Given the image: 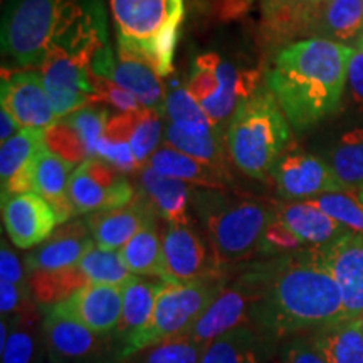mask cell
Instances as JSON below:
<instances>
[{"mask_svg": "<svg viewBox=\"0 0 363 363\" xmlns=\"http://www.w3.org/2000/svg\"><path fill=\"white\" fill-rule=\"evenodd\" d=\"M252 267L259 294L247 326L266 348L347 321L337 281L316 249L271 257Z\"/></svg>", "mask_w": 363, "mask_h": 363, "instance_id": "1", "label": "cell"}, {"mask_svg": "<svg viewBox=\"0 0 363 363\" xmlns=\"http://www.w3.org/2000/svg\"><path fill=\"white\" fill-rule=\"evenodd\" d=\"M350 54L348 45L321 38L296 40L278 52L266 86L293 128H311L338 110Z\"/></svg>", "mask_w": 363, "mask_h": 363, "instance_id": "2", "label": "cell"}, {"mask_svg": "<svg viewBox=\"0 0 363 363\" xmlns=\"http://www.w3.org/2000/svg\"><path fill=\"white\" fill-rule=\"evenodd\" d=\"M289 140L288 118L267 86H257L240 99L227 128V148L242 174L256 180L269 179Z\"/></svg>", "mask_w": 363, "mask_h": 363, "instance_id": "3", "label": "cell"}, {"mask_svg": "<svg viewBox=\"0 0 363 363\" xmlns=\"http://www.w3.org/2000/svg\"><path fill=\"white\" fill-rule=\"evenodd\" d=\"M118 54L148 65L158 76L174 71V54L184 21V0H110Z\"/></svg>", "mask_w": 363, "mask_h": 363, "instance_id": "4", "label": "cell"}, {"mask_svg": "<svg viewBox=\"0 0 363 363\" xmlns=\"http://www.w3.org/2000/svg\"><path fill=\"white\" fill-rule=\"evenodd\" d=\"M192 206L222 266L259 254L262 234L274 216V207L229 197L216 189H195Z\"/></svg>", "mask_w": 363, "mask_h": 363, "instance_id": "5", "label": "cell"}, {"mask_svg": "<svg viewBox=\"0 0 363 363\" xmlns=\"http://www.w3.org/2000/svg\"><path fill=\"white\" fill-rule=\"evenodd\" d=\"M227 283L225 274L195 283H163L147 326L116 348L113 363H125L152 345L189 335Z\"/></svg>", "mask_w": 363, "mask_h": 363, "instance_id": "6", "label": "cell"}, {"mask_svg": "<svg viewBox=\"0 0 363 363\" xmlns=\"http://www.w3.org/2000/svg\"><path fill=\"white\" fill-rule=\"evenodd\" d=\"M257 78L256 72L239 71L219 54L206 52L194 61L187 89L211 123L220 131L227 121L233 120L240 99L259 86Z\"/></svg>", "mask_w": 363, "mask_h": 363, "instance_id": "7", "label": "cell"}, {"mask_svg": "<svg viewBox=\"0 0 363 363\" xmlns=\"http://www.w3.org/2000/svg\"><path fill=\"white\" fill-rule=\"evenodd\" d=\"M59 0H9L2 49L22 67H43L56 26Z\"/></svg>", "mask_w": 363, "mask_h": 363, "instance_id": "8", "label": "cell"}, {"mask_svg": "<svg viewBox=\"0 0 363 363\" xmlns=\"http://www.w3.org/2000/svg\"><path fill=\"white\" fill-rule=\"evenodd\" d=\"M135 197V189L123 172L98 157L79 163L71 175L69 201L74 216L125 207Z\"/></svg>", "mask_w": 363, "mask_h": 363, "instance_id": "9", "label": "cell"}, {"mask_svg": "<svg viewBox=\"0 0 363 363\" xmlns=\"http://www.w3.org/2000/svg\"><path fill=\"white\" fill-rule=\"evenodd\" d=\"M44 88L57 118L83 110L88 103H96L93 86V59L76 57L49 49L43 67Z\"/></svg>", "mask_w": 363, "mask_h": 363, "instance_id": "10", "label": "cell"}, {"mask_svg": "<svg viewBox=\"0 0 363 363\" xmlns=\"http://www.w3.org/2000/svg\"><path fill=\"white\" fill-rule=\"evenodd\" d=\"M43 326L49 362L113 363L115 345L111 335H101L88 326L43 308Z\"/></svg>", "mask_w": 363, "mask_h": 363, "instance_id": "11", "label": "cell"}, {"mask_svg": "<svg viewBox=\"0 0 363 363\" xmlns=\"http://www.w3.org/2000/svg\"><path fill=\"white\" fill-rule=\"evenodd\" d=\"M163 281L195 283L225 274L214 249L190 225H167L163 233Z\"/></svg>", "mask_w": 363, "mask_h": 363, "instance_id": "12", "label": "cell"}, {"mask_svg": "<svg viewBox=\"0 0 363 363\" xmlns=\"http://www.w3.org/2000/svg\"><path fill=\"white\" fill-rule=\"evenodd\" d=\"M257 294H259V284L251 264L238 278L225 284L214 303L190 330L189 337L208 347L222 335L247 326L251 308L257 299Z\"/></svg>", "mask_w": 363, "mask_h": 363, "instance_id": "13", "label": "cell"}, {"mask_svg": "<svg viewBox=\"0 0 363 363\" xmlns=\"http://www.w3.org/2000/svg\"><path fill=\"white\" fill-rule=\"evenodd\" d=\"M272 177L281 197L289 202H305L323 194L347 190L330 163L306 152L286 150L276 163Z\"/></svg>", "mask_w": 363, "mask_h": 363, "instance_id": "14", "label": "cell"}, {"mask_svg": "<svg viewBox=\"0 0 363 363\" xmlns=\"http://www.w3.org/2000/svg\"><path fill=\"white\" fill-rule=\"evenodd\" d=\"M316 252L337 281L345 316L357 320L363 313V235L347 230Z\"/></svg>", "mask_w": 363, "mask_h": 363, "instance_id": "15", "label": "cell"}, {"mask_svg": "<svg viewBox=\"0 0 363 363\" xmlns=\"http://www.w3.org/2000/svg\"><path fill=\"white\" fill-rule=\"evenodd\" d=\"M2 220L9 239L19 249L40 246L59 224L51 203L35 192L2 194Z\"/></svg>", "mask_w": 363, "mask_h": 363, "instance_id": "16", "label": "cell"}, {"mask_svg": "<svg viewBox=\"0 0 363 363\" xmlns=\"http://www.w3.org/2000/svg\"><path fill=\"white\" fill-rule=\"evenodd\" d=\"M0 101L21 128L48 130L57 121L40 72L19 71L4 76Z\"/></svg>", "mask_w": 363, "mask_h": 363, "instance_id": "17", "label": "cell"}, {"mask_svg": "<svg viewBox=\"0 0 363 363\" xmlns=\"http://www.w3.org/2000/svg\"><path fill=\"white\" fill-rule=\"evenodd\" d=\"M45 308L56 315L71 318L96 333L111 335L120 323L123 310V286L88 284L66 301Z\"/></svg>", "mask_w": 363, "mask_h": 363, "instance_id": "18", "label": "cell"}, {"mask_svg": "<svg viewBox=\"0 0 363 363\" xmlns=\"http://www.w3.org/2000/svg\"><path fill=\"white\" fill-rule=\"evenodd\" d=\"M331 0H261V30L267 43L291 44L293 39L315 34Z\"/></svg>", "mask_w": 363, "mask_h": 363, "instance_id": "19", "label": "cell"}, {"mask_svg": "<svg viewBox=\"0 0 363 363\" xmlns=\"http://www.w3.org/2000/svg\"><path fill=\"white\" fill-rule=\"evenodd\" d=\"M158 214L143 195H136L128 206L96 212L86 220L94 242L106 251H120L145 227L155 224Z\"/></svg>", "mask_w": 363, "mask_h": 363, "instance_id": "20", "label": "cell"}, {"mask_svg": "<svg viewBox=\"0 0 363 363\" xmlns=\"http://www.w3.org/2000/svg\"><path fill=\"white\" fill-rule=\"evenodd\" d=\"M94 246L96 242L86 222H66L54 230L51 238L27 254L26 269L34 272L74 267Z\"/></svg>", "mask_w": 363, "mask_h": 363, "instance_id": "21", "label": "cell"}, {"mask_svg": "<svg viewBox=\"0 0 363 363\" xmlns=\"http://www.w3.org/2000/svg\"><path fill=\"white\" fill-rule=\"evenodd\" d=\"M45 145V130L22 128L0 147L2 194L34 192V169Z\"/></svg>", "mask_w": 363, "mask_h": 363, "instance_id": "22", "label": "cell"}, {"mask_svg": "<svg viewBox=\"0 0 363 363\" xmlns=\"http://www.w3.org/2000/svg\"><path fill=\"white\" fill-rule=\"evenodd\" d=\"M140 195L150 202L167 225H190L189 203L192 190L185 182L162 175L150 167H143L138 175Z\"/></svg>", "mask_w": 363, "mask_h": 363, "instance_id": "23", "label": "cell"}, {"mask_svg": "<svg viewBox=\"0 0 363 363\" xmlns=\"http://www.w3.org/2000/svg\"><path fill=\"white\" fill-rule=\"evenodd\" d=\"M276 216L306 249H318L340 238L348 229L310 202H286L274 207Z\"/></svg>", "mask_w": 363, "mask_h": 363, "instance_id": "24", "label": "cell"}, {"mask_svg": "<svg viewBox=\"0 0 363 363\" xmlns=\"http://www.w3.org/2000/svg\"><path fill=\"white\" fill-rule=\"evenodd\" d=\"M74 163L65 160L48 147L39 153L34 169V192L51 203L59 224H66L74 216L69 201V180Z\"/></svg>", "mask_w": 363, "mask_h": 363, "instance_id": "25", "label": "cell"}, {"mask_svg": "<svg viewBox=\"0 0 363 363\" xmlns=\"http://www.w3.org/2000/svg\"><path fill=\"white\" fill-rule=\"evenodd\" d=\"M11 323L9 340L0 352L2 363H43L48 355L44 337V318L33 303L16 315L7 316Z\"/></svg>", "mask_w": 363, "mask_h": 363, "instance_id": "26", "label": "cell"}, {"mask_svg": "<svg viewBox=\"0 0 363 363\" xmlns=\"http://www.w3.org/2000/svg\"><path fill=\"white\" fill-rule=\"evenodd\" d=\"M167 145L195 158V160L207 163L216 170L227 174L224 147H222V131L212 123H170L165 130ZM229 175V174H227Z\"/></svg>", "mask_w": 363, "mask_h": 363, "instance_id": "27", "label": "cell"}, {"mask_svg": "<svg viewBox=\"0 0 363 363\" xmlns=\"http://www.w3.org/2000/svg\"><path fill=\"white\" fill-rule=\"evenodd\" d=\"M163 283L165 281L133 276L128 283L123 284V310H121L120 323L111 333L115 350L121 343L147 326Z\"/></svg>", "mask_w": 363, "mask_h": 363, "instance_id": "28", "label": "cell"}, {"mask_svg": "<svg viewBox=\"0 0 363 363\" xmlns=\"http://www.w3.org/2000/svg\"><path fill=\"white\" fill-rule=\"evenodd\" d=\"M145 167H150L162 175L185 182V184H192L197 189L222 190L229 179L227 174H222L214 167L185 155L170 145L158 148Z\"/></svg>", "mask_w": 363, "mask_h": 363, "instance_id": "29", "label": "cell"}, {"mask_svg": "<svg viewBox=\"0 0 363 363\" xmlns=\"http://www.w3.org/2000/svg\"><path fill=\"white\" fill-rule=\"evenodd\" d=\"M104 78L111 79L113 83L128 91L138 99L147 110H155L163 113L167 108V96L163 91L160 76L148 65L136 59H123L113 62Z\"/></svg>", "mask_w": 363, "mask_h": 363, "instance_id": "30", "label": "cell"}, {"mask_svg": "<svg viewBox=\"0 0 363 363\" xmlns=\"http://www.w3.org/2000/svg\"><path fill=\"white\" fill-rule=\"evenodd\" d=\"M120 254L126 269L133 276L163 281V235L158 233L157 224L140 230L120 249Z\"/></svg>", "mask_w": 363, "mask_h": 363, "instance_id": "31", "label": "cell"}, {"mask_svg": "<svg viewBox=\"0 0 363 363\" xmlns=\"http://www.w3.org/2000/svg\"><path fill=\"white\" fill-rule=\"evenodd\" d=\"M27 283H29L33 298L39 303L40 308H45L66 301L72 294L88 286L89 281L79 269V266H74L56 271L29 272Z\"/></svg>", "mask_w": 363, "mask_h": 363, "instance_id": "32", "label": "cell"}, {"mask_svg": "<svg viewBox=\"0 0 363 363\" xmlns=\"http://www.w3.org/2000/svg\"><path fill=\"white\" fill-rule=\"evenodd\" d=\"M267 350L249 326L222 335L207 347L201 363H261V353Z\"/></svg>", "mask_w": 363, "mask_h": 363, "instance_id": "33", "label": "cell"}, {"mask_svg": "<svg viewBox=\"0 0 363 363\" xmlns=\"http://www.w3.org/2000/svg\"><path fill=\"white\" fill-rule=\"evenodd\" d=\"M315 337L328 363H363V331L357 320L326 326Z\"/></svg>", "mask_w": 363, "mask_h": 363, "instance_id": "34", "label": "cell"}, {"mask_svg": "<svg viewBox=\"0 0 363 363\" xmlns=\"http://www.w3.org/2000/svg\"><path fill=\"white\" fill-rule=\"evenodd\" d=\"M363 29V0H331L315 34L328 40L353 39Z\"/></svg>", "mask_w": 363, "mask_h": 363, "instance_id": "35", "label": "cell"}, {"mask_svg": "<svg viewBox=\"0 0 363 363\" xmlns=\"http://www.w3.org/2000/svg\"><path fill=\"white\" fill-rule=\"evenodd\" d=\"M335 175L347 189L355 185L363 187V130L347 131L338 140L330 158Z\"/></svg>", "mask_w": 363, "mask_h": 363, "instance_id": "36", "label": "cell"}, {"mask_svg": "<svg viewBox=\"0 0 363 363\" xmlns=\"http://www.w3.org/2000/svg\"><path fill=\"white\" fill-rule=\"evenodd\" d=\"M78 266L89 284L123 286L133 278V274L126 269L120 251H106L98 246L86 252Z\"/></svg>", "mask_w": 363, "mask_h": 363, "instance_id": "37", "label": "cell"}, {"mask_svg": "<svg viewBox=\"0 0 363 363\" xmlns=\"http://www.w3.org/2000/svg\"><path fill=\"white\" fill-rule=\"evenodd\" d=\"M206 350L207 345L185 335V337L152 345L128 358L125 363H201Z\"/></svg>", "mask_w": 363, "mask_h": 363, "instance_id": "38", "label": "cell"}, {"mask_svg": "<svg viewBox=\"0 0 363 363\" xmlns=\"http://www.w3.org/2000/svg\"><path fill=\"white\" fill-rule=\"evenodd\" d=\"M306 202L323 211L345 229L363 235V203L358 199V190L347 189L342 192L323 194Z\"/></svg>", "mask_w": 363, "mask_h": 363, "instance_id": "39", "label": "cell"}, {"mask_svg": "<svg viewBox=\"0 0 363 363\" xmlns=\"http://www.w3.org/2000/svg\"><path fill=\"white\" fill-rule=\"evenodd\" d=\"M162 136V113L155 110L135 111L133 128H131L130 147L140 167L147 165L150 157L158 150Z\"/></svg>", "mask_w": 363, "mask_h": 363, "instance_id": "40", "label": "cell"}, {"mask_svg": "<svg viewBox=\"0 0 363 363\" xmlns=\"http://www.w3.org/2000/svg\"><path fill=\"white\" fill-rule=\"evenodd\" d=\"M45 145L56 155L74 163V165L89 158L88 150H86L78 131L72 128L66 120L56 121L45 130Z\"/></svg>", "mask_w": 363, "mask_h": 363, "instance_id": "41", "label": "cell"}, {"mask_svg": "<svg viewBox=\"0 0 363 363\" xmlns=\"http://www.w3.org/2000/svg\"><path fill=\"white\" fill-rule=\"evenodd\" d=\"M66 120L72 128L78 131V135L83 140L86 150H88L89 158L96 157V147L99 140L103 138L104 130H106V123L110 120L106 110H93V108H83V110L71 113Z\"/></svg>", "mask_w": 363, "mask_h": 363, "instance_id": "42", "label": "cell"}, {"mask_svg": "<svg viewBox=\"0 0 363 363\" xmlns=\"http://www.w3.org/2000/svg\"><path fill=\"white\" fill-rule=\"evenodd\" d=\"M305 246L299 242V239L294 235L291 230L286 227L283 222L278 219V216H272L269 224L266 225L264 234H262L259 244V254L269 257L288 256L299 251H305Z\"/></svg>", "mask_w": 363, "mask_h": 363, "instance_id": "43", "label": "cell"}, {"mask_svg": "<svg viewBox=\"0 0 363 363\" xmlns=\"http://www.w3.org/2000/svg\"><path fill=\"white\" fill-rule=\"evenodd\" d=\"M165 111L169 115L170 123H211L201 104L195 101L189 89L184 86L170 91L169 96H167Z\"/></svg>", "mask_w": 363, "mask_h": 363, "instance_id": "44", "label": "cell"}, {"mask_svg": "<svg viewBox=\"0 0 363 363\" xmlns=\"http://www.w3.org/2000/svg\"><path fill=\"white\" fill-rule=\"evenodd\" d=\"M279 363H328L315 333L298 335L281 343Z\"/></svg>", "mask_w": 363, "mask_h": 363, "instance_id": "45", "label": "cell"}, {"mask_svg": "<svg viewBox=\"0 0 363 363\" xmlns=\"http://www.w3.org/2000/svg\"><path fill=\"white\" fill-rule=\"evenodd\" d=\"M93 86L94 91H96V103H110L123 113H133L143 108L133 94L128 93V91L121 88V86H118L116 83H113L111 79L103 78V76L94 74V72Z\"/></svg>", "mask_w": 363, "mask_h": 363, "instance_id": "46", "label": "cell"}, {"mask_svg": "<svg viewBox=\"0 0 363 363\" xmlns=\"http://www.w3.org/2000/svg\"><path fill=\"white\" fill-rule=\"evenodd\" d=\"M96 157L108 162L123 174H130L140 167L133 152H131L130 143L123 142V140H110L103 136L96 147Z\"/></svg>", "mask_w": 363, "mask_h": 363, "instance_id": "47", "label": "cell"}, {"mask_svg": "<svg viewBox=\"0 0 363 363\" xmlns=\"http://www.w3.org/2000/svg\"><path fill=\"white\" fill-rule=\"evenodd\" d=\"M29 284L21 286L0 281V311H2V316H12L33 305L29 299Z\"/></svg>", "mask_w": 363, "mask_h": 363, "instance_id": "48", "label": "cell"}, {"mask_svg": "<svg viewBox=\"0 0 363 363\" xmlns=\"http://www.w3.org/2000/svg\"><path fill=\"white\" fill-rule=\"evenodd\" d=\"M0 281H7L12 284L26 286V267L22 264L17 254L7 246L6 240H2L0 247Z\"/></svg>", "mask_w": 363, "mask_h": 363, "instance_id": "49", "label": "cell"}, {"mask_svg": "<svg viewBox=\"0 0 363 363\" xmlns=\"http://www.w3.org/2000/svg\"><path fill=\"white\" fill-rule=\"evenodd\" d=\"M347 83L353 101L363 115V45L358 49H352L350 59H348Z\"/></svg>", "mask_w": 363, "mask_h": 363, "instance_id": "50", "label": "cell"}, {"mask_svg": "<svg viewBox=\"0 0 363 363\" xmlns=\"http://www.w3.org/2000/svg\"><path fill=\"white\" fill-rule=\"evenodd\" d=\"M21 130V125L17 123L16 118L2 108V111H0V142H7L13 135L19 133Z\"/></svg>", "mask_w": 363, "mask_h": 363, "instance_id": "51", "label": "cell"}, {"mask_svg": "<svg viewBox=\"0 0 363 363\" xmlns=\"http://www.w3.org/2000/svg\"><path fill=\"white\" fill-rule=\"evenodd\" d=\"M357 323H358V326H360V328H362V331H363V313H362V315H360V316H358V318H357Z\"/></svg>", "mask_w": 363, "mask_h": 363, "instance_id": "52", "label": "cell"}, {"mask_svg": "<svg viewBox=\"0 0 363 363\" xmlns=\"http://www.w3.org/2000/svg\"><path fill=\"white\" fill-rule=\"evenodd\" d=\"M358 199H360V202L363 203V187L358 189Z\"/></svg>", "mask_w": 363, "mask_h": 363, "instance_id": "53", "label": "cell"}, {"mask_svg": "<svg viewBox=\"0 0 363 363\" xmlns=\"http://www.w3.org/2000/svg\"><path fill=\"white\" fill-rule=\"evenodd\" d=\"M49 363H52V362H49ZM56 363H66V362H56Z\"/></svg>", "mask_w": 363, "mask_h": 363, "instance_id": "54", "label": "cell"}, {"mask_svg": "<svg viewBox=\"0 0 363 363\" xmlns=\"http://www.w3.org/2000/svg\"><path fill=\"white\" fill-rule=\"evenodd\" d=\"M362 45H363V39H362Z\"/></svg>", "mask_w": 363, "mask_h": 363, "instance_id": "55", "label": "cell"}]
</instances>
